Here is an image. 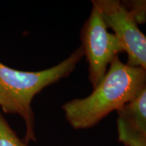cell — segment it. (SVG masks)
<instances>
[{
  "label": "cell",
  "mask_w": 146,
  "mask_h": 146,
  "mask_svg": "<svg viewBox=\"0 0 146 146\" xmlns=\"http://www.w3.org/2000/svg\"><path fill=\"white\" fill-rule=\"evenodd\" d=\"M145 85L146 71L124 64L117 56L89 96L62 106L66 119L76 130L94 127L113 111L134 100Z\"/></svg>",
  "instance_id": "obj_1"
},
{
  "label": "cell",
  "mask_w": 146,
  "mask_h": 146,
  "mask_svg": "<svg viewBox=\"0 0 146 146\" xmlns=\"http://www.w3.org/2000/svg\"><path fill=\"white\" fill-rule=\"evenodd\" d=\"M84 54L81 46L52 68L37 72L20 71L0 62V106L9 114H17L26 125L25 141H36L31 102L45 87L67 77L76 68Z\"/></svg>",
  "instance_id": "obj_2"
},
{
  "label": "cell",
  "mask_w": 146,
  "mask_h": 146,
  "mask_svg": "<svg viewBox=\"0 0 146 146\" xmlns=\"http://www.w3.org/2000/svg\"><path fill=\"white\" fill-rule=\"evenodd\" d=\"M108 29L102 11L92 3L89 17L81 29V46L88 63V78L93 89L102 81L115 58L124 52L117 36Z\"/></svg>",
  "instance_id": "obj_3"
},
{
  "label": "cell",
  "mask_w": 146,
  "mask_h": 146,
  "mask_svg": "<svg viewBox=\"0 0 146 146\" xmlns=\"http://www.w3.org/2000/svg\"><path fill=\"white\" fill-rule=\"evenodd\" d=\"M100 9L108 27L117 36L127 54V64L146 71V36L132 14L118 0H94Z\"/></svg>",
  "instance_id": "obj_4"
},
{
  "label": "cell",
  "mask_w": 146,
  "mask_h": 146,
  "mask_svg": "<svg viewBox=\"0 0 146 146\" xmlns=\"http://www.w3.org/2000/svg\"><path fill=\"white\" fill-rule=\"evenodd\" d=\"M118 141L125 146H146V85L134 100L117 110Z\"/></svg>",
  "instance_id": "obj_5"
},
{
  "label": "cell",
  "mask_w": 146,
  "mask_h": 146,
  "mask_svg": "<svg viewBox=\"0 0 146 146\" xmlns=\"http://www.w3.org/2000/svg\"><path fill=\"white\" fill-rule=\"evenodd\" d=\"M0 146H28L11 129L6 120L0 114Z\"/></svg>",
  "instance_id": "obj_6"
},
{
  "label": "cell",
  "mask_w": 146,
  "mask_h": 146,
  "mask_svg": "<svg viewBox=\"0 0 146 146\" xmlns=\"http://www.w3.org/2000/svg\"><path fill=\"white\" fill-rule=\"evenodd\" d=\"M121 2L132 14L137 24L146 21V1H121Z\"/></svg>",
  "instance_id": "obj_7"
}]
</instances>
